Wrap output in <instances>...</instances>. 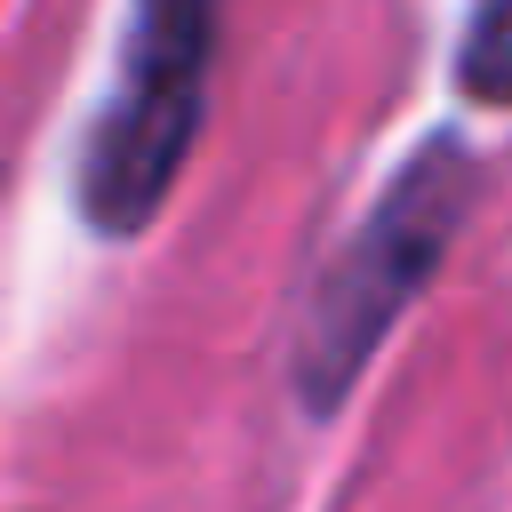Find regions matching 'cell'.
<instances>
[{"label":"cell","instance_id":"2","mask_svg":"<svg viewBox=\"0 0 512 512\" xmlns=\"http://www.w3.org/2000/svg\"><path fill=\"white\" fill-rule=\"evenodd\" d=\"M208 48L216 16L208 8H144L120 56V88L88 128L80 152V208L104 232H144L200 136L208 112Z\"/></svg>","mask_w":512,"mask_h":512},{"label":"cell","instance_id":"1","mask_svg":"<svg viewBox=\"0 0 512 512\" xmlns=\"http://www.w3.org/2000/svg\"><path fill=\"white\" fill-rule=\"evenodd\" d=\"M464 192H472V160L456 136H432L392 184L384 200L368 208V224L344 240V256L328 264L320 296H312V320H304V344H296V392L312 408H336L344 384L368 368L376 336L400 320V304L432 280L456 216H464Z\"/></svg>","mask_w":512,"mask_h":512},{"label":"cell","instance_id":"3","mask_svg":"<svg viewBox=\"0 0 512 512\" xmlns=\"http://www.w3.org/2000/svg\"><path fill=\"white\" fill-rule=\"evenodd\" d=\"M456 80L472 104H512V0L480 8L472 32H464V56H456Z\"/></svg>","mask_w":512,"mask_h":512}]
</instances>
